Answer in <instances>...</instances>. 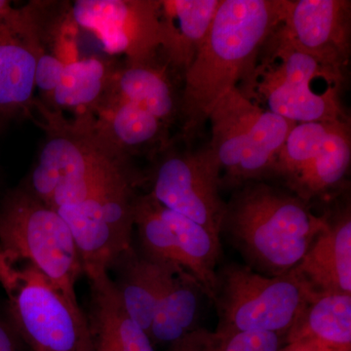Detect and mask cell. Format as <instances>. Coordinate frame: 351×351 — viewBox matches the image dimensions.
<instances>
[{"label":"cell","instance_id":"cell-30","mask_svg":"<svg viewBox=\"0 0 351 351\" xmlns=\"http://www.w3.org/2000/svg\"><path fill=\"white\" fill-rule=\"evenodd\" d=\"M13 6L10 1H6V0H0V19L7 13L10 12L12 10Z\"/></svg>","mask_w":351,"mask_h":351},{"label":"cell","instance_id":"cell-31","mask_svg":"<svg viewBox=\"0 0 351 351\" xmlns=\"http://www.w3.org/2000/svg\"><path fill=\"white\" fill-rule=\"evenodd\" d=\"M80 351H93L92 350V341H91V337H90V339H88L86 343L83 345L82 350Z\"/></svg>","mask_w":351,"mask_h":351},{"label":"cell","instance_id":"cell-5","mask_svg":"<svg viewBox=\"0 0 351 351\" xmlns=\"http://www.w3.org/2000/svg\"><path fill=\"white\" fill-rule=\"evenodd\" d=\"M0 285L14 325L32 351H80L90 339L77 301L29 261L0 251Z\"/></svg>","mask_w":351,"mask_h":351},{"label":"cell","instance_id":"cell-19","mask_svg":"<svg viewBox=\"0 0 351 351\" xmlns=\"http://www.w3.org/2000/svg\"><path fill=\"white\" fill-rule=\"evenodd\" d=\"M117 68L99 58H80L66 64L54 91L40 101L53 112H73L75 119L90 117L107 97Z\"/></svg>","mask_w":351,"mask_h":351},{"label":"cell","instance_id":"cell-10","mask_svg":"<svg viewBox=\"0 0 351 351\" xmlns=\"http://www.w3.org/2000/svg\"><path fill=\"white\" fill-rule=\"evenodd\" d=\"M163 152L152 174L149 195L221 237L226 203L219 196L221 170L209 147Z\"/></svg>","mask_w":351,"mask_h":351},{"label":"cell","instance_id":"cell-27","mask_svg":"<svg viewBox=\"0 0 351 351\" xmlns=\"http://www.w3.org/2000/svg\"><path fill=\"white\" fill-rule=\"evenodd\" d=\"M66 64L51 55L41 53L36 69V89L43 93L44 99L49 97L61 80Z\"/></svg>","mask_w":351,"mask_h":351},{"label":"cell","instance_id":"cell-14","mask_svg":"<svg viewBox=\"0 0 351 351\" xmlns=\"http://www.w3.org/2000/svg\"><path fill=\"white\" fill-rule=\"evenodd\" d=\"M76 119L84 122L105 149L123 158L156 156L169 145V127L152 113L110 91L93 114Z\"/></svg>","mask_w":351,"mask_h":351},{"label":"cell","instance_id":"cell-8","mask_svg":"<svg viewBox=\"0 0 351 351\" xmlns=\"http://www.w3.org/2000/svg\"><path fill=\"white\" fill-rule=\"evenodd\" d=\"M138 184L129 166L97 184L82 200L55 209L75 239L85 276L108 271L133 245Z\"/></svg>","mask_w":351,"mask_h":351},{"label":"cell","instance_id":"cell-21","mask_svg":"<svg viewBox=\"0 0 351 351\" xmlns=\"http://www.w3.org/2000/svg\"><path fill=\"white\" fill-rule=\"evenodd\" d=\"M311 339L341 351H351V295L318 293L307 302L285 343Z\"/></svg>","mask_w":351,"mask_h":351},{"label":"cell","instance_id":"cell-17","mask_svg":"<svg viewBox=\"0 0 351 351\" xmlns=\"http://www.w3.org/2000/svg\"><path fill=\"white\" fill-rule=\"evenodd\" d=\"M179 270L173 263L158 262L135 250L134 245L110 265L108 272L127 311L149 335L157 304L170 279Z\"/></svg>","mask_w":351,"mask_h":351},{"label":"cell","instance_id":"cell-2","mask_svg":"<svg viewBox=\"0 0 351 351\" xmlns=\"http://www.w3.org/2000/svg\"><path fill=\"white\" fill-rule=\"evenodd\" d=\"M327 218L315 216L307 202L262 181L242 184L226 204L221 232L252 269L279 276L295 269Z\"/></svg>","mask_w":351,"mask_h":351},{"label":"cell","instance_id":"cell-29","mask_svg":"<svg viewBox=\"0 0 351 351\" xmlns=\"http://www.w3.org/2000/svg\"><path fill=\"white\" fill-rule=\"evenodd\" d=\"M0 351H17L12 334L0 319Z\"/></svg>","mask_w":351,"mask_h":351},{"label":"cell","instance_id":"cell-4","mask_svg":"<svg viewBox=\"0 0 351 351\" xmlns=\"http://www.w3.org/2000/svg\"><path fill=\"white\" fill-rule=\"evenodd\" d=\"M207 145L221 170V188H237L274 175L277 157L295 122L263 110L239 89L226 93L208 117Z\"/></svg>","mask_w":351,"mask_h":351},{"label":"cell","instance_id":"cell-28","mask_svg":"<svg viewBox=\"0 0 351 351\" xmlns=\"http://www.w3.org/2000/svg\"><path fill=\"white\" fill-rule=\"evenodd\" d=\"M278 351H341L323 345L319 341L311 339H298V341L286 343Z\"/></svg>","mask_w":351,"mask_h":351},{"label":"cell","instance_id":"cell-24","mask_svg":"<svg viewBox=\"0 0 351 351\" xmlns=\"http://www.w3.org/2000/svg\"><path fill=\"white\" fill-rule=\"evenodd\" d=\"M350 123L343 120L336 124L322 149L288 186L307 202L341 184L350 169Z\"/></svg>","mask_w":351,"mask_h":351},{"label":"cell","instance_id":"cell-12","mask_svg":"<svg viewBox=\"0 0 351 351\" xmlns=\"http://www.w3.org/2000/svg\"><path fill=\"white\" fill-rule=\"evenodd\" d=\"M350 7L346 0H282L278 31L314 58L339 88L350 58Z\"/></svg>","mask_w":351,"mask_h":351},{"label":"cell","instance_id":"cell-1","mask_svg":"<svg viewBox=\"0 0 351 351\" xmlns=\"http://www.w3.org/2000/svg\"><path fill=\"white\" fill-rule=\"evenodd\" d=\"M282 0H221L210 31L184 75L180 101L186 136L195 134L215 105L246 80L255 87L256 63L281 24Z\"/></svg>","mask_w":351,"mask_h":351},{"label":"cell","instance_id":"cell-32","mask_svg":"<svg viewBox=\"0 0 351 351\" xmlns=\"http://www.w3.org/2000/svg\"><path fill=\"white\" fill-rule=\"evenodd\" d=\"M92 350L93 351H114L108 350V348H101V346H97L92 345Z\"/></svg>","mask_w":351,"mask_h":351},{"label":"cell","instance_id":"cell-3","mask_svg":"<svg viewBox=\"0 0 351 351\" xmlns=\"http://www.w3.org/2000/svg\"><path fill=\"white\" fill-rule=\"evenodd\" d=\"M34 110L45 138L22 184L54 209L80 199L97 180L129 162L100 145L82 120L69 121L38 99Z\"/></svg>","mask_w":351,"mask_h":351},{"label":"cell","instance_id":"cell-7","mask_svg":"<svg viewBox=\"0 0 351 351\" xmlns=\"http://www.w3.org/2000/svg\"><path fill=\"white\" fill-rule=\"evenodd\" d=\"M317 293L293 270L267 276L248 265H226L217 272L212 302L218 331L270 332L285 339L307 302Z\"/></svg>","mask_w":351,"mask_h":351},{"label":"cell","instance_id":"cell-13","mask_svg":"<svg viewBox=\"0 0 351 351\" xmlns=\"http://www.w3.org/2000/svg\"><path fill=\"white\" fill-rule=\"evenodd\" d=\"M43 53L34 1L0 19V128L32 117L36 69Z\"/></svg>","mask_w":351,"mask_h":351},{"label":"cell","instance_id":"cell-9","mask_svg":"<svg viewBox=\"0 0 351 351\" xmlns=\"http://www.w3.org/2000/svg\"><path fill=\"white\" fill-rule=\"evenodd\" d=\"M269 41L278 63L256 71L254 91L262 95L269 112L295 124L348 120L339 88L332 86L319 63L293 45L278 27Z\"/></svg>","mask_w":351,"mask_h":351},{"label":"cell","instance_id":"cell-23","mask_svg":"<svg viewBox=\"0 0 351 351\" xmlns=\"http://www.w3.org/2000/svg\"><path fill=\"white\" fill-rule=\"evenodd\" d=\"M199 292H202L199 284L191 274L186 270L176 272L166 286L152 318L149 337L154 346H170L196 329Z\"/></svg>","mask_w":351,"mask_h":351},{"label":"cell","instance_id":"cell-16","mask_svg":"<svg viewBox=\"0 0 351 351\" xmlns=\"http://www.w3.org/2000/svg\"><path fill=\"white\" fill-rule=\"evenodd\" d=\"M315 293L351 295V215L348 206L330 221L292 269Z\"/></svg>","mask_w":351,"mask_h":351},{"label":"cell","instance_id":"cell-26","mask_svg":"<svg viewBox=\"0 0 351 351\" xmlns=\"http://www.w3.org/2000/svg\"><path fill=\"white\" fill-rule=\"evenodd\" d=\"M339 121L295 124L277 157L274 175L281 176L287 182L294 179L322 149Z\"/></svg>","mask_w":351,"mask_h":351},{"label":"cell","instance_id":"cell-20","mask_svg":"<svg viewBox=\"0 0 351 351\" xmlns=\"http://www.w3.org/2000/svg\"><path fill=\"white\" fill-rule=\"evenodd\" d=\"M110 93L152 113L168 127L180 110L167 66H161L156 60L126 62L124 66H117Z\"/></svg>","mask_w":351,"mask_h":351},{"label":"cell","instance_id":"cell-22","mask_svg":"<svg viewBox=\"0 0 351 351\" xmlns=\"http://www.w3.org/2000/svg\"><path fill=\"white\" fill-rule=\"evenodd\" d=\"M158 210L174 233L189 274L199 284L203 294L213 300L217 288V265L221 255V237L159 202Z\"/></svg>","mask_w":351,"mask_h":351},{"label":"cell","instance_id":"cell-15","mask_svg":"<svg viewBox=\"0 0 351 351\" xmlns=\"http://www.w3.org/2000/svg\"><path fill=\"white\" fill-rule=\"evenodd\" d=\"M87 278L90 300L85 317L92 345L114 351H156L149 335L127 311L108 271Z\"/></svg>","mask_w":351,"mask_h":351},{"label":"cell","instance_id":"cell-18","mask_svg":"<svg viewBox=\"0 0 351 351\" xmlns=\"http://www.w3.org/2000/svg\"><path fill=\"white\" fill-rule=\"evenodd\" d=\"M221 0H160L162 44L169 66L184 75L204 43Z\"/></svg>","mask_w":351,"mask_h":351},{"label":"cell","instance_id":"cell-6","mask_svg":"<svg viewBox=\"0 0 351 351\" xmlns=\"http://www.w3.org/2000/svg\"><path fill=\"white\" fill-rule=\"evenodd\" d=\"M0 251L29 261L77 301L75 285L84 271L68 223L23 184L0 200Z\"/></svg>","mask_w":351,"mask_h":351},{"label":"cell","instance_id":"cell-11","mask_svg":"<svg viewBox=\"0 0 351 351\" xmlns=\"http://www.w3.org/2000/svg\"><path fill=\"white\" fill-rule=\"evenodd\" d=\"M76 24L92 32L104 50L126 62L156 60L162 44L160 0H76Z\"/></svg>","mask_w":351,"mask_h":351},{"label":"cell","instance_id":"cell-25","mask_svg":"<svg viewBox=\"0 0 351 351\" xmlns=\"http://www.w3.org/2000/svg\"><path fill=\"white\" fill-rule=\"evenodd\" d=\"M285 341L270 332L210 331L196 328L168 346V351H278Z\"/></svg>","mask_w":351,"mask_h":351}]
</instances>
